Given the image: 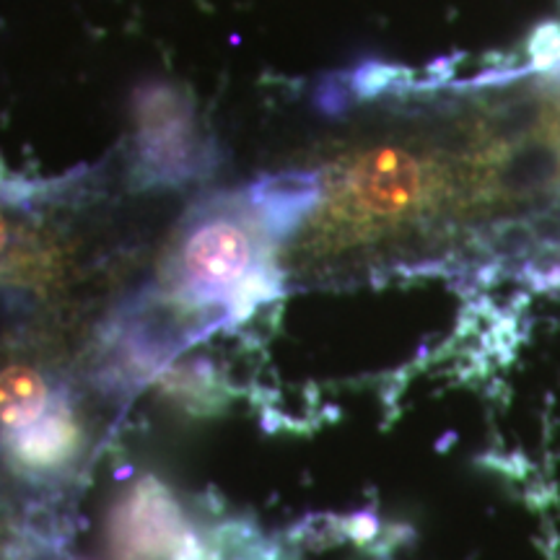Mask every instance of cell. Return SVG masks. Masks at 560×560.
I'll return each mask as SVG.
<instances>
[{
  "instance_id": "obj_2",
  "label": "cell",
  "mask_w": 560,
  "mask_h": 560,
  "mask_svg": "<svg viewBox=\"0 0 560 560\" xmlns=\"http://www.w3.org/2000/svg\"><path fill=\"white\" fill-rule=\"evenodd\" d=\"M439 190L433 166L402 145L371 149L340 182L342 215L361 226H395L418 215Z\"/></svg>"
},
{
  "instance_id": "obj_8",
  "label": "cell",
  "mask_w": 560,
  "mask_h": 560,
  "mask_svg": "<svg viewBox=\"0 0 560 560\" xmlns=\"http://www.w3.org/2000/svg\"><path fill=\"white\" fill-rule=\"evenodd\" d=\"M9 236H11V231H9V221L3 219V215H0V252L5 249V244H9Z\"/></svg>"
},
{
  "instance_id": "obj_3",
  "label": "cell",
  "mask_w": 560,
  "mask_h": 560,
  "mask_svg": "<svg viewBox=\"0 0 560 560\" xmlns=\"http://www.w3.org/2000/svg\"><path fill=\"white\" fill-rule=\"evenodd\" d=\"M138 164L159 182H179L200 170L195 109L174 86L143 89L136 104Z\"/></svg>"
},
{
  "instance_id": "obj_1",
  "label": "cell",
  "mask_w": 560,
  "mask_h": 560,
  "mask_svg": "<svg viewBox=\"0 0 560 560\" xmlns=\"http://www.w3.org/2000/svg\"><path fill=\"white\" fill-rule=\"evenodd\" d=\"M260 236L255 223L234 206L200 210L185 229L177 255L182 296L198 304H234L262 272Z\"/></svg>"
},
{
  "instance_id": "obj_6",
  "label": "cell",
  "mask_w": 560,
  "mask_h": 560,
  "mask_svg": "<svg viewBox=\"0 0 560 560\" xmlns=\"http://www.w3.org/2000/svg\"><path fill=\"white\" fill-rule=\"evenodd\" d=\"M50 410V389L39 371L9 366L0 371V425L11 433L26 429Z\"/></svg>"
},
{
  "instance_id": "obj_7",
  "label": "cell",
  "mask_w": 560,
  "mask_h": 560,
  "mask_svg": "<svg viewBox=\"0 0 560 560\" xmlns=\"http://www.w3.org/2000/svg\"><path fill=\"white\" fill-rule=\"evenodd\" d=\"M542 140L550 145V151L556 153V159L560 161V86L556 91V96L548 102V107H545Z\"/></svg>"
},
{
  "instance_id": "obj_4",
  "label": "cell",
  "mask_w": 560,
  "mask_h": 560,
  "mask_svg": "<svg viewBox=\"0 0 560 560\" xmlns=\"http://www.w3.org/2000/svg\"><path fill=\"white\" fill-rule=\"evenodd\" d=\"M109 537L117 560H177L195 540V532L166 486L145 478L115 506Z\"/></svg>"
},
{
  "instance_id": "obj_5",
  "label": "cell",
  "mask_w": 560,
  "mask_h": 560,
  "mask_svg": "<svg viewBox=\"0 0 560 560\" xmlns=\"http://www.w3.org/2000/svg\"><path fill=\"white\" fill-rule=\"evenodd\" d=\"M13 457L32 470H52L75 454L79 425L68 410H47L26 429L13 431Z\"/></svg>"
}]
</instances>
